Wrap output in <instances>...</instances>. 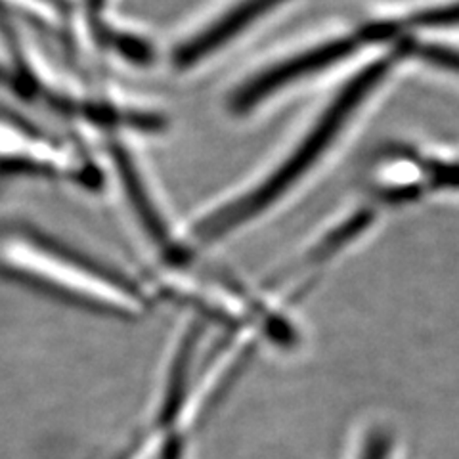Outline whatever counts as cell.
Segmentation results:
<instances>
[{"instance_id":"obj_5","label":"cell","mask_w":459,"mask_h":459,"mask_svg":"<svg viewBox=\"0 0 459 459\" xmlns=\"http://www.w3.org/2000/svg\"><path fill=\"white\" fill-rule=\"evenodd\" d=\"M117 163H119V169H121V175H123V178H125V182H126L128 195H131L133 204L136 205V209H138V212H140V217H142L143 226H146L155 238L163 239L165 232H163L161 221H160V217H157L155 209H152L150 201H148V195H146V192H143V188H142V182H140V178L136 177V172L133 170V165L128 163L126 157L121 155V153H119Z\"/></svg>"},{"instance_id":"obj_6","label":"cell","mask_w":459,"mask_h":459,"mask_svg":"<svg viewBox=\"0 0 459 459\" xmlns=\"http://www.w3.org/2000/svg\"><path fill=\"white\" fill-rule=\"evenodd\" d=\"M410 23L411 25H423V27L457 25L459 23V4H450V6H440V8L420 12L410 20Z\"/></svg>"},{"instance_id":"obj_7","label":"cell","mask_w":459,"mask_h":459,"mask_svg":"<svg viewBox=\"0 0 459 459\" xmlns=\"http://www.w3.org/2000/svg\"><path fill=\"white\" fill-rule=\"evenodd\" d=\"M420 54L425 57L427 62L457 71L459 74V52L450 50V48H442V47H423L420 50Z\"/></svg>"},{"instance_id":"obj_2","label":"cell","mask_w":459,"mask_h":459,"mask_svg":"<svg viewBox=\"0 0 459 459\" xmlns=\"http://www.w3.org/2000/svg\"><path fill=\"white\" fill-rule=\"evenodd\" d=\"M12 263L25 274L50 283L86 305L121 318H138L146 312V300L126 281L113 278L91 264L65 255L45 241H25L12 249Z\"/></svg>"},{"instance_id":"obj_4","label":"cell","mask_w":459,"mask_h":459,"mask_svg":"<svg viewBox=\"0 0 459 459\" xmlns=\"http://www.w3.org/2000/svg\"><path fill=\"white\" fill-rule=\"evenodd\" d=\"M280 3L281 0H243V3L226 12L221 20L211 23L204 33L195 35L186 45H182L175 57L177 65L190 67L199 60H204L205 56L219 50L228 40H232L238 33H241V29L249 27L263 13H266Z\"/></svg>"},{"instance_id":"obj_8","label":"cell","mask_w":459,"mask_h":459,"mask_svg":"<svg viewBox=\"0 0 459 459\" xmlns=\"http://www.w3.org/2000/svg\"><path fill=\"white\" fill-rule=\"evenodd\" d=\"M86 4H89V8H91L92 12H98L100 8H102L104 0H86Z\"/></svg>"},{"instance_id":"obj_1","label":"cell","mask_w":459,"mask_h":459,"mask_svg":"<svg viewBox=\"0 0 459 459\" xmlns=\"http://www.w3.org/2000/svg\"><path fill=\"white\" fill-rule=\"evenodd\" d=\"M389 65L391 60H381L373 64L344 86L339 98H335V102L329 106L318 125L312 128L308 138L299 143V148L293 152L290 160L281 163L280 170L266 178L264 184L258 186L247 197L239 199L234 205H228L226 209L217 212V217H211L204 224L197 226V236L204 239H217L228 232H232L239 224L249 222L258 212H263L274 201H278L283 192L290 190L318 161V157L329 148V143L333 142V136L344 126V121L351 117V113H354L362 100L371 92L373 86L385 77Z\"/></svg>"},{"instance_id":"obj_3","label":"cell","mask_w":459,"mask_h":459,"mask_svg":"<svg viewBox=\"0 0 459 459\" xmlns=\"http://www.w3.org/2000/svg\"><path fill=\"white\" fill-rule=\"evenodd\" d=\"M356 45H358L356 39H339V40L329 42V45H324V47H318V48L300 54L290 62L268 69L266 74L249 81L236 94L234 108L238 111H249L253 106L263 102L264 98L283 89V86L291 84L305 75H312V74H316V71L325 69L332 64L339 62L341 57L351 54Z\"/></svg>"},{"instance_id":"obj_9","label":"cell","mask_w":459,"mask_h":459,"mask_svg":"<svg viewBox=\"0 0 459 459\" xmlns=\"http://www.w3.org/2000/svg\"><path fill=\"white\" fill-rule=\"evenodd\" d=\"M4 79V74H3V69H0V81H3Z\"/></svg>"}]
</instances>
